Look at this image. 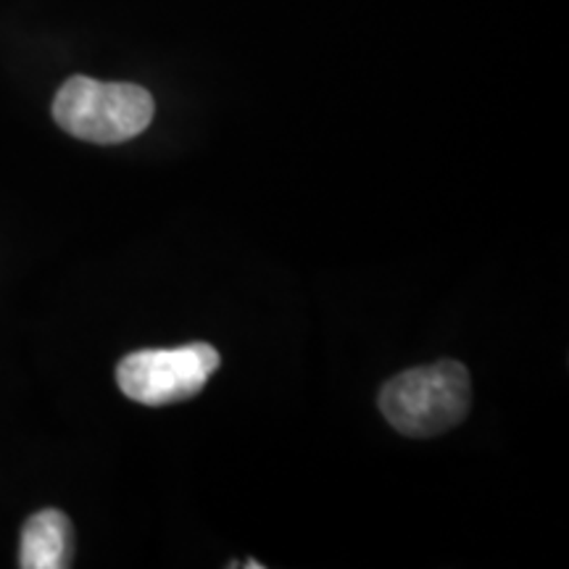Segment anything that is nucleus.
Segmentation results:
<instances>
[{"label":"nucleus","instance_id":"1","mask_svg":"<svg viewBox=\"0 0 569 569\" xmlns=\"http://www.w3.org/2000/svg\"><path fill=\"white\" fill-rule=\"evenodd\" d=\"M472 403V382L459 361L407 369L386 382L380 409L401 436L432 438L457 427Z\"/></svg>","mask_w":569,"mask_h":569},{"label":"nucleus","instance_id":"2","mask_svg":"<svg viewBox=\"0 0 569 569\" xmlns=\"http://www.w3.org/2000/svg\"><path fill=\"white\" fill-rule=\"evenodd\" d=\"M153 98L140 84L71 77L53 101V119L71 138L113 146L138 138L153 119Z\"/></svg>","mask_w":569,"mask_h":569},{"label":"nucleus","instance_id":"3","mask_svg":"<svg viewBox=\"0 0 569 569\" xmlns=\"http://www.w3.org/2000/svg\"><path fill=\"white\" fill-rule=\"evenodd\" d=\"M219 361L217 348L209 343L148 348L119 361L117 382L127 398L142 407H169L201 393Z\"/></svg>","mask_w":569,"mask_h":569},{"label":"nucleus","instance_id":"4","mask_svg":"<svg viewBox=\"0 0 569 569\" xmlns=\"http://www.w3.org/2000/svg\"><path fill=\"white\" fill-rule=\"evenodd\" d=\"M74 553V530L59 509H42L21 530L19 565L24 569H63Z\"/></svg>","mask_w":569,"mask_h":569}]
</instances>
